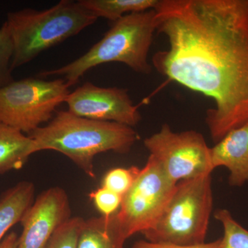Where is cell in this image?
Masks as SVG:
<instances>
[{
    "instance_id": "obj_1",
    "label": "cell",
    "mask_w": 248,
    "mask_h": 248,
    "mask_svg": "<svg viewBox=\"0 0 248 248\" xmlns=\"http://www.w3.org/2000/svg\"><path fill=\"white\" fill-rule=\"evenodd\" d=\"M154 10L169 46L153 66L213 99L205 120L218 143L248 122V0H158Z\"/></svg>"
},
{
    "instance_id": "obj_2",
    "label": "cell",
    "mask_w": 248,
    "mask_h": 248,
    "mask_svg": "<svg viewBox=\"0 0 248 248\" xmlns=\"http://www.w3.org/2000/svg\"><path fill=\"white\" fill-rule=\"evenodd\" d=\"M37 151H55L72 160L86 175L95 178L94 158L108 151L125 154L138 141L132 127L89 120L59 111L46 125L29 134Z\"/></svg>"
},
{
    "instance_id": "obj_3",
    "label": "cell",
    "mask_w": 248,
    "mask_h": 248,
    "mask_svg": "<svg viewBox=\"0 0 248 248\" xmlns=\"http://www.w3.org/2000/svg\"><path fill=\"white\" fill-rule=\"evenodd\" d=\"M156 31L154 9L125 15L114 22L104 37L87 53L66 66L42 72L39 76L64 77L69 87L91 68L120 62L141 74L151 73L148 55Z\"/></svg>"
},
{
    "instance_id": "obj_4",
    "label": "cell",
    "mask_w": 248,
    "mask_h": 248,
    "mask_svg": "<svg viewBox=\"0 0 248 248\" xmlns=\"http://www.w3.org/2000/svg\"><path fill=\"white\" fill-rule=\"evenodd\" d=\"M97 19L79 1L71 0H62L44 11L24 9L9 13L6 22L14 45L11 69L78 35Z\"/></svg>"
},
{
    "instance_id": "obj_5",
    "label": "cell",
    "mask_w": 248,
    "mask_h": 248,
    "mask_svg": "<svg viewBox=\"0 0 248 248\" xmlns=\"http://www.w3.org/2000/svg\"><path fill=\"white\" fill-rule=\"evenodd\" d=\"M213 204L211 174L180 181L158 221L141 234L155 244H203Z\"/></svg>"
},
{
    "instance_id": "obj_6",
    "label": "cell",
    "mask_w": 248,
    "mask_h": 248,
    "mask_svg": "<svg viewBox=\"0 0 248 248\" xmlns=\"http://www.w3.org/2000/svg\"><path fill=\"white\" fill-rule=\"evenodd\" d=\"M70 93L63 79L13 80L0 89V123L29 135L51 120Z\"/></svg>"
},
{
    "instance_id": "obj_7",
    "label": "cell",
    "mask_w": 248,
    "mask_h": 248,
    "mask_svg": "<svg viewBox=\"0 0 248 248\" xmlns=\"http://www.w3.org/2000/svg\"><path fill=\"white\" fill-rule=\"evenodd\" d=\"M176 185L149 156L133 185L123 196L116 213L126 239L154 226L172 197Z\"/></svg>"
},
{
    "instance_id": "obj_8",
    "label": "cell",
    "mask_w": 248,
    "mask_h": 248,
    "mask_svg": "<svg viewBox=\"0 0 248 248\" xmlns=\"http://www.w3.org/2000/svg\"><path fill=\"white\" fill-rule=\"evenodd\" d=\"M143 143L150 156L175 184L213 171L210 148L202 134L195 130L174 133L169 124H164Z\"/></svg>"
},
{
    "instance_id": "obj_9",
    "label": "cell",
    "mask_w": 248,
    "mask_h": 248,
    "mask_svg": "<svg viewBox=\"0 0 248 248\" xmlns=\"http://www.w3.org/2000/svg\"><path fill=\"white\" fill-rule=\"evenodd\" d=\"M65 102L68 112L89 120L115 122L132 128L141 120L128 91L120 88L99 87L87 81L70 93Z\"/></svg>"
},
{
    "instance_id": "obj_10",
    "label": "cell",
    "mask_w": 248,
    "mask_h": 248,
    "mask_svg": "<svg viewBox=\"0 0 248 248\" xmlns=\"http://www.w3.org/2000/svg\"><path fill=\"white\" fill-rule=\"evenodd\" d=\"M71 217L66 191L58 186L44 191L23 217L17 248H43L57 230Z\"/></svg>"
},
{
    "instance_id": "obj_11",
    "label": "cell",
    "mask_w": 248,
    "mask_h": 248,
    "mask_svg": "<svg viewBox=\"0 0 248 248\" xmlns=\"http://www.w3.org/2000/svg\"><path fill=\"white\" fill-rule=\"evenodd\" d=\"M210 158L214 170L220 166L228 169L231 186L240 187L248 182V122L210 148Z\"/></svg>"
},
{
    "instance_id": "obj_12",
    "label": "cell",
    "mask_w": 248,
    "mask_h": 248,
    "mask_svg": "<svg viewBox=\"0 0 248 248\" xmlns=\"http://www.w3.org/2000/svg\"><path fill=\"white\" fill-rule=\"evenodd\" d=\"M121 231L117 215L85 219L78 248H124L126 241Z\"/></svg>"
},
{
    "instance_id": "obj_13",
    "label": "cell",
    "mask_w": 248,
    "mask_h": 248,
    "mask_svg": "<svg viewBox=\"0 0 248 248\" xmlns=\"http://www.w3.org/2000/svg\"><path fill=\"white\" fill-rule=\"evenodd\" d=\"M35 201V186L22 181L5 191L0 197V244L9 230L21 223Z\"/></svg>"
},
{
    "instance_id": "obj_14",
    "label": "cell",
    "mask_w": 248,
    "mask_h": 248,
    "mask_svg": "<svg viewBox=\"0 0 248 248\" xmlns=\"http://www.w3.org/2000/svg\"><path fill=\"white\" fill-rule=\"evenodd\" d=\"M37 152L35 142L29 135L0 123V174L22 169L31 155Z\"/></svg>"
},
{
    "instance_id": "obj_15",
    "label": "cell",
    "mask_w": 248,
    "mask_h": 248,
    "mask_svg": "<svg viewBox=\"0 0 248 248\" xmlns=\"http://www.w3.org/2000/svg\"><path fill=\"white\" fill-rule=\"evenodd\" d=\"M79 2L97 18L115 22L127 14L154 9L158 0H80Z\"/></svg>"
},
{
    "instance_id": "obj_16",
    "label": "cell",
    "mask_w": 248,
    "mask_h": 248,
    "mask_svg": "<svg viewBox=\"0 0 248 248\" xmlns=\"http://www.w3.org/2000/svg\"><path fill=\"white\" fill-rule=\"evenodd\" d=\"M214 217L223 226L219 248H248V231L234 219L226 209H218Z\"/></svg>"
},
{
    "instance_id": "obj_17",
    "label": "cell",
    "mask_w": 248,
    "mask_h": 248,
    "mask_svg": "<svg viewBox=\"0 0 248 248\" xmlns=\"http://www.w3.org/2000/svg\"><path fill=\"white\" fill-rule=\"evenodd\" d=\"M84 220L82 217H71L57 230L43 248H78V239Z\"/></svg>"
},
{
    "instance_id": "obj_18",
    "label": "cell",
    "mask_w": 248,
    "mask_h": 248,
    "mask_svg": "<svg viewBox=\"0 0 248 248\" xmlns=\"http://www.w3.org/2000/svg\"><path fill=\"white\" fill-rule=\"evenodd\" d=\"M140 170L136 166L111 169L103 178L102 186L123 197L133 185Z\"/></svg>"
},
{
    "instance_id": "obj_19",
    "label": "cell",
    "mask_w": 248,
    "mask_h": 248,
    "mask_svg": "<svg viewBox=\"0 0 248 248\" xmlns=\"http://www.w3.org/2000/svg\"><path fill=\"white\" fill-rule=\"evenodd\" d=\"M14 55V45L7 24L0 28V89L13 81L11 62Z\"/></svg>"
},
{
    "instance_id": "obj_20",
    "label": "cell",
    "mask_w": 248,
    "mask_h": 248,
    "mask_svg": "<svg viewBox=\"0 0 248 248\" xmlns=\"http://www.w3.org/2000/svg\"><path fill=\"white\" fill-rule=\"evenodd\" d=\"M94 207L101 214V216L110 217L120 210L123 197L101 186L97 190L89 194Z\"/></svg>"
},
{
    "instance_id": "obj_21",
    "label": "cell",
    "mask_w": 248,
    "mask_h": 248,
    "mask_svg": "<svg viewBox=\"0 0 248 248\" xmlns=\"http://www.w3.org/2000/svg\"><path fill=\"white\" fill-rule=\"evenodd\" d=\"M221 239L210 243L194 245V246H180L176 245L155 244L146 240H140L133 244V248H219Z\"/></svg>"
},
{
    "instance_id": "obj_22",
    "label": "cell",
    "mask_w": 248,
    "mask_h": 248,
    "mask_svg": "<svg viewBox=\"0 0 248 248\" xmlns=\"http://www.w3.org/2000/svg\"><path fill=\"white\" fill-rule=\"evenodd\" d=\"M19 236L15 232L8 233L0 244V248H17Z\"/></svg>"
}]
</instances>
